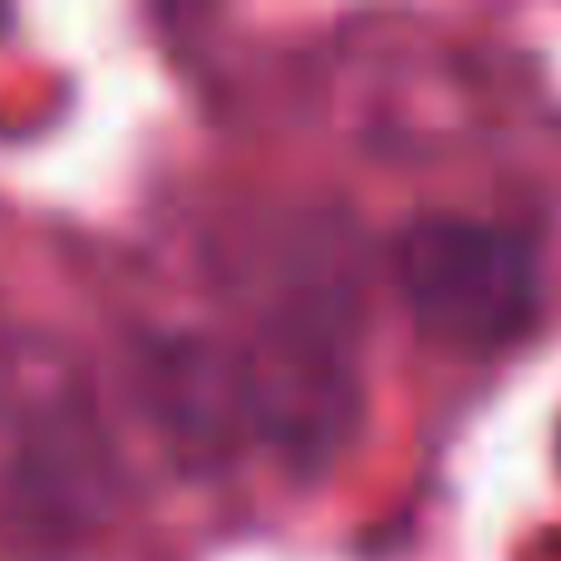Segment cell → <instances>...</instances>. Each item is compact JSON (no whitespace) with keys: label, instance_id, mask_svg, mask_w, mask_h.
<instances>
[{"label":"cell","instance_id":"3957f363","mask_svg":"<svg viewBox=\"0 0 561 561\" xmlns=\"http://www.w3.org/2000/svg\"><path fill=\"white\" fill-rule=\"evenodd\" d=\"M0 25H5V10H0Z\"/></svg>","mask_w":561,"mask_h":561},{"label":"cell","instance_id":"7a4b0ae2","mask_svg":"<svg viewBox=\"0 0 561 561\" xmlns=\"http://www.w3.org/2000/svg\"><path fill=\"white\" fill-rule=\"evenodd\" d=\"M394 280L414 325L468 355L513 345L542 310L537 247L468 213L414 217L394 242Z\"/></svg>","mask_w":561,"mask_h":561},{"label":"cell","instance_id":"6da1fadb","mask_svg":"<svg viewBox=\"0 0 561 561\" xmlns=\"http://www.w3.org/2000/svg\"><path fill=\"white\" fill-rule=\"evenodd\" d=\"M114 497V454L79 365L0 325V527L79 537Z\"/></svg>","mask_w":561,"mask_h":561}]
</instances>
